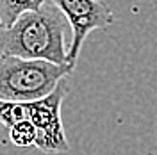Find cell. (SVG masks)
Listing matches in <instances>:
<instances>
[{
	"mask_svg": "<svg viewBox=\"0 0 157 155\" xmlns=\"http://www.w3.org/2000/svg\"><path fill=\"white\" fill-rule=\"evenodd\" d=\"M68 29L63 13L47 0L38 11L20 14L11 27H0V57L68 64Z\"/></svg>",
	"mask_w": 157,
	"mask_h": 155,
	"instance_id": "cell-1",
	"label": "cell"
},
{
	"mask_svg": "<svg viewBox=\"0 0 157 155\" xmlns=\"http://www.w3.org/2000/svg\"><path fill=\"white\" fill-rule=\"evenodd\" d=\"M73 71L68 64L47 61L0 57V100L36 102L48 96L57 84Z\"/></svg>",
	"mask_w": 157,
	"mask_h": 155,
	"instance_id": "cell-2",
	"label": "cell"
},
{
	"mask_svg": "<svg viewBox=\"0 0 157 155\" xmlns=\"http://www.w3.org/2000/svg\"><path fill=\"white\" fill-rule=\"evenodd\" d=\"M68 93V84L63 78L48 96L29 104V121L36 128V148L47 153H64L70 150L64 136L61 105Z\"/></svg>",
	"mask_w": 157,
	"mask_h": 155,
	"instance_id": "cell-3",
	"label": "cell"
},
{
	"mask_svg": "<svg viewBox=\"0 0 157 155\" xmlns=\"http://www.w3.org/2000/svg\"><path fill=\"white\" fill-rule=\"evenodd\" d=\"M71 29V43L68 48V64L75 68L84 41L93 30L104 29L114 21V14L102 0H52Z\"/></svg>",
	"mask_w": 157,
	"mask_h": 155,
	"instance_id": "cell-4",
	"label": "cell"
},
{
	"mask_svg": "<svg viewBox=\"0 0 157 155\" xmlns=\"http://www.w3.org/2000/svg\"><path fill=\"white\" fill-rule=\"evenodd\" d=\"M47 0H0V27H11L20 14L38 11Z\"/></svg>",
	"mask_w": 157,
	"mask_h": 155,
	"instance_id": "cell-5",
	"label": "cell"
},
{
	"mask_svg": "<svg viewBox=\"0 0 157 155\" xmlns=\"http://www.w3.org/2000/svg\"><path fill=\"white\" fill-rule=\"evenodd\" d=\"M29 104L30 102H7L0 100V125L11 128L20 121L29 119Z\"/></svg>",
	"mask_w": 157,
	"mask_h": 155,
	"instance_id": "cell-6",
	"label": "cell"
},
{
	"mask_svg": "<svg viewBox=\"0 0 157 155\" xmlns=\"http://www.w3.org/2000/svg\"><path fill=\"white\" fill-rule=\"evenodd\" d=\"M9 139L20 148H29L36 145V128L29 119L20 121L9 128Z\"/></svg>",
	"mask_w": 157,
	"mask_h": 155,
	"instance_id": "cell-7",
	"label": "cell"
}]
</instances>
